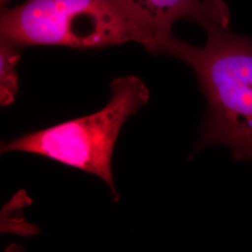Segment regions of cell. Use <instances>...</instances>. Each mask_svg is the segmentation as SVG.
Masks as SVG:
<instances>
[{
    "mask_svg": "<svg viewBox=\"0 0 252 252\" xmlns=\"http://www.w3.org/2000/svg\"><path fill=\"white\" fill-rule=\"evenodd\" d=\"M202 27L207 33L205 45H191L172 34L155 54L187 63L206 97L195 152L222 145L235 159L252 161V37L216 23Z\"/></svg>",
    "mask_w": 252,
    "mask_h": 252,
    "instance_id": "obj_1",
    "label": "cell"
},
{
    "mask_svg": "<svg viewBox=\"0 0 252 252\" xmlns=\"http://www.w3.org/2000/svg\"><path fill=\"white\" fill-rule=\"evenodd\" d=\"M172 32L131 0H27L0 17V40L23 49H96L136 42L155 54Z\"/></svg>",
    "mask_w": 252,
    "mask_h": 252,
    "instance_id": "obj_2",
    "label": "cell"
},
{
    "mask_svg": "<svg viewBox=\"0 0 252 252\" xmlns=\"http://www.w3.org/2000/svg\"><path fill=\"white\" fill-rule=\"evenodd\" d=\"M110 99L98 111L84 117L27 133L1 145V153H32L96 176L110 189L115 201L111 160L118 136L127 119L150 99L144 82L135 76L115 79Z\"/></svg>",
    "mask_w": 252,
    "mask_h": 252,
    "instance_id": "obj_3",
    "label": "cell"
},
{
    "mask_svg": "<svg viewBox=\"0 0 252 252\" xmlns=\"http://www.w3.org/2000/svg\"><path fill=\"white\" fill-rule=\"evenodd\" d=\"M152 16L159 25L172 32L174 24L188 20L199 26L216 23L230 24V12L223 0H131Z\"/></svg>",
    "mask_w": 252,
    "mask_h": 252,
    "instance_id": "obj_4",
    "label": "cell"
},
{
    "mask_svg": "<svg viewBox=\"0 0 252 252\" xmlns=\"http://www.w3.org/2000/svg\"><path fill=\"white\" fill-rule=\"evenodd\" d=\"M21 50L7 41L0 40V103L2 107L11 105L18 94L17 64Z\"/></svg>",
    "mask_w": 252,
    "mask_h": 252,
    "instance_id": "obj_5",
    "label": "cell"
},
{
    "mask_svg": "<svg viewBox=\"0 0 252 252\" xmlns=\"http://www.w3.org/2000/svg\"><path fill=\"white\" fill-rule=\"evenodd\" d=\"M8 2V0H1V4L3 5V4H5V3H7Z\"/></svg>",
    "mask_w": 252,
    "mask_h": 252,
    "instance_id": "obj_6",
    "label": "cell"
}]
</instances>
